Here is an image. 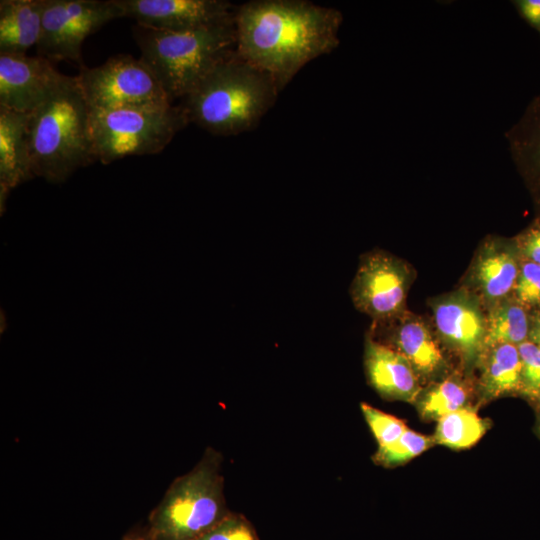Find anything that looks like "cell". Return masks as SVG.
<instances>
[{
	"label": "cell",
	"mask_w": 540,
	"mask_h": 540,
	"mask_svg": "<svg viewBox=\"0 0 540 540\" xmlns=\"http://www.w3.org/2000/svg\"><path fill=\"white\" fill-rule=\"evenodd\" d=\"M537 400H538V403H539V405H538V407H539L538 410H539V426H540V398H538Z\"/></svg>",
	"instance_id": "32"
},
{
	"label": "cell",
	"mask_w": 540,
	"mask_h": 540,
	"mask_svg": "<svg viewBox=\"0 0 540 540\" xmlns=\"http://www.w3.org/2000/svg\"><path fill=\"white\" fill-rule=\"evenodd\" d=\"M433 444V438L407 428L393 444L378 448L373 460L376 464L384 467L398 466L418 456Z\"/></svg>",
	"instance_id": "23"
},
{
	"label": "cell",
	"mask_w": 540,
	"mask_h": 540,
	"mask_svg": "<svg viewBox=\"0 0 540 540\" xmlns=\"http://www.w3.org/2000/svg\"><path fill=\"white\" fill-rule=\"evenodd\" d=\"M529 335L531 336V341L540 345V314L533 321Z\"/></svg>",
	"instance_id": "30"
},
{
	"label": "cell",
	"mask_w": 540,
	"mask_h": 540,
	"mask_svg": "<svg viewBox=\"0 0 540 540\" xmlns=\"http://www.w3.org/2000/svg\"><path fill=\"white\" fill-rule=\"evenodd\" d=\"M487 349L488 356L482 376L485 394L498 397L521 392V360L517 346L498 344Z\"/></svg>",
	"instance_id": "19"
},
{
	"label": "cell",
	"mask_w": 540,
	"mask_h": 540,
	"mask_svg": "<svg viewBox=\"0 0 540 540\" xmlns=\"http://www.w3.org/2000/svg\"><path fill=\"white\" fill-rule=\"evenodd\" d=\"M122 540H149L146 533L130 531L125 534Z\"/></svg>",
	"instance_id": "31"
},
{
	"label": "cell",
	"mask_w": 540,
	"mask_h": 540,
	"mask_svg": "<svg viewBox=\"0 0 540 540\" xmlns=\"http://www.w3.org/2000/svg\"><path fill=\"white\" fill-rule=\"evenodd\" d=\"M411 271L406 262L382 250L361 256L350 287L355 307L373 321L394 318L403 313Z\"/></svg>",
	"instance_id": "9"
},
{
	"label": "cell",
	"mask_w": 540,
	"mask_h": 540,
	"mask_svg": "<svg viewBox=\"0 0 540 540\" xmlns=\"http://www.w3.org/2000/svg\"><path fill=\"white\" fill-rule=\"evenodd\" d=\"M123 17L166 31L196 30L234 22L235 10L223 0H115Z\"/></svg>",
	"instance_id": "10"
},
{
	"label": "cell",
	"mask_w": 540,
	"mask_h": 540,
	"mask_svg": "<svg viewBox=\"0 0 540 540\" xmlns=\"http://www.w3.org/2000/svg\"><path fill=\"white\" fill-rule=\"evenodd\" d=\"M28 113L0 106L1 203L7 191L34 176L27 136Z\"/></svg>",
	"instance_id": "16"
},
{
	"label": "cell",
	"mask_w": 540,
	"mask_h": 540,
	"mask_svg": "<svg viewBox=\"0 0 540 540\" xmlns=\"http://www.w3.org/2000/svg\"><path fill=\"white\" fill-rule=\"evenodd\" d=\"M140 59L169 100L186 97L216 66L235 53L234 22L196 30L166 31L135 24Z\"/></svg>",
	"instance_id": "4"
},
{
	"label": "cell",
	"mask_w": 540,
	"mask_h": 540,
	"mask_svg": "<svg viewBox=\"0 0 540 540\" xmlns=\"http://www.w3.org/2000/svg\"><path fill=\"white\" fill-rule=\"evenodd\" d=\"M506 136L515 163L540 185V95L529 103Z\"/></svg>",
	"instance_id": "18"
},
{
	"label": "cell",
	"mask_w": 540,
	"mask_h": 540,
	"mask_svg": "<svg viewBox=\"0 0 540 540\" xmlns=\"http://www.w3.org/2000/svg\"><path fill=\"white\" fill-rule=\"evenodd\" d=\"M27 136L34 176L62 182L96 161L89 109L76 76L65 75L50 96L29 113Z\"/></svg>",
	"instance_id": "3"
},
{
	"label": "cell",
	"mask_w": 540,
	"mask_h": 540,
	"mask_svg": "<svg viewBox=\"0 0 540 540\" xmlns=\"http://www.w3.org/2000/svg\"><path fill=\"white\" fill-rule=\"evenodd\" d=\"M469 391L466 385L456 378H448L433 386L419 404L423 418L440 417L467 407Z\"/></svg>",
	"instance_id": "22"
},
{
	"label": "cell",
	"mask_w": 540,
	"mask_h": 540,
	"mask_svg": "<svg viewBox=\"0 0 540 540\" xmlns=\"http://www.w3.org/2000/svg\"><path fill=\"white\" fill-rule=\"evenodd\" d=\"M513 4L521 17L540 35V0H517Z\"/></svg>",
	"instance_id": "29"
},
{
	"label": "cell",
	"mask_w": 540,
	"mask_h": 540,
	"mask_svg": "<svg viewBox=\"0 0 540 540\" xmlns=\"http://www.w3.org/2000/svg\"><path fill=\"white\" fill-rule=\"evenodd\" d=\"M519 269L517 250L503 241L490 240L474 260L471 279L481 296L496 304L513 291Z\"/></svg>",
	"instance_id": "15"
},
{
	"label": "cell",
	"mask_w": 540,
	"mask_h": 540,
	"mask_svg": "<svg viewBox=\"0 0 540 540\" xmlns=\"http://www.w3.org/2000/svg\"><path fill=\"white\" fill-rule=\"evenodd\" d=\"M65 75L41 56L0 53V106L31 113L54 91Z\"/></svg>",
	"instance_id": "11"
},
{
	"label": "cell",
	"mask_w": 540,
	"mask_h": 540,
	"mask_svg": "<svg viewBox=\"0 0 540 540\" xmlns=\"http://www.w3.org/2000/svg\"><path fill=\"white\" fill-rule=\"evenodd\" d=\"M368 336L403 355L417 374L430 376L443 366L442 351L419 318L402 313L391 319L373 321Z\"/></svg>",
	"instance_id": "13"
},
{
	"label": "cell",
	"mask_w": 540,
	"mask_h": 540,
	"mask_svg": "<svg viewBox=\"0 0 540 540\" xmlns=\"http://www.w3.org/2000/svg\"><path fill=\"white\" fill-rule=\"evenodd\" d=\"M486 430V422L473 409L465 407L438 419L433 440L453 449H463L476 444Z\"/></svg>",
	"instance_id": "21"
},
{
	"label": "cell",
	"mask_w": 540,
	"mask_h": 540,
	"mask_svg": "<svg viewBox=\"0 0 540 540\" xmlns=\"http://www.w3.org/2000/svg\"><path fill=\"white\" fill-rule=\"evenodd\" d=\"M89 110L161 107L172 104L160 83L139 58L115 55L76 76Z\"/></svg>",
	"instance_id": "7"
},
{
	"label": "cell",
	"mask_w": 540,
	"mask_h": 540,
	"mask_svg": "<svg viewBox=\"0 0 540 540\" xmlns=\"http://www.w3.org/2000/svg\"><path fill=\"white\" fill-rule=\"evenodd\" d=\"M364 366L370 385L385 399L415 401L421 387L418 374L396 350L366 337Z\"/></svg>",
	"instance_id": "14"
},
{
	"label": "cell",
	"mask_w": 540,
	"mask_h": 540,
	"mask_svg": "<svg viewBox=\"0 0 540 540\" xmlns=\"http://www.w3.org/2000/svg\"><path fill=\"white\" fill-rule=\"evenodd\" d=\"M197 540H259L254 526L245 516L230 512Z\"/></svg>",
	"instance_id": "26"
},
{
	"label": "cell",
	"mask_w": 540,
	"mask_h": 540,
	"mask_svg": "<svg viewBox=\"0 0 540 540\" xmlns=\"http://www.w3.org/2000/svg\"><path fill=\"white\" fill-rule=\"evenodd\" d=\"M530 323L525 308L515 301H500L486 318L484 349L498 344L519 345L526 341Z\"/></svg>",
	"instance_id": "20"
},
{
	"label": "cell",
	"mask_w": 540,
	"mask_h": 540,
	"mask_svg": "<svg viewBox=\"0 0 540 540\" xmlns=\"http://www.w3.org/2000/svg\"><path fill=\"white\" fill-rule=\"evenodd\" d=\"M521 360V392L540 398V345L526 340L517 345Z\"/></svg>",
	"instance_id": "25"
},
{
	"label": "cell",
	"mask_w": 540,
	"mask_h": 540,
	"mask_svg": "<svg viewBox=\"0 0 540 540\" xmlns=\"http://www.w3.org/2000/svg\"><path fill=\"white\" fill-rule=\"evenodd\" d=\"M518 248L529 261L540 265V222L520 236Z\"/></svg>",
	"instance_id": "28"
},
{
	"label": "cell",
	"mask_w": 540,
	"mask_h": 540,
	"mask_svg": "<svg viewBox=\"0 0 540 540\" xmlns=\"http://www.w3.org/2000/svg\"><path fill=\"white\" fill-rule=\"evenodd\" d=\"M342 13L303 0H254L235 9L236 54L280 90L309 62L339 45Z\"/></svg>",
	"instance_id": "1"
},
{
	"label": "cell",
	"mask_w": 540,
	"mask_h": 540,
	"mask_svg": "<svg viewBox=\"0 0 540 540\" xmlns=\"http://www.w3.org/2000/svg\"><path fill=\"white\" fill-rule=\"evenodd\" d=\"M123 14L115 0H45L38 55L83 66L82 43L87 36Z\"/></svg>",
	"instance_id": "8"
},
{
	"label": "cell",
	"mask_w": 540,
	"mask_h": 540,
	"mask_svg": "<svg viewBox=\"0 0 540 540\" xmlns=\"http://www.w3.org/2000/svg\"><path fill=\"white\" fill-rule=\"evenodd\" d=\"M360 407L378 443V448H384L393 444L407 430L405 423L391 414L385 413L368 403H361Z\"/></svg>",
	"instance_id": "24"
},
{
	"label": "cell",
	"mask_w": 540,
	"mask_h": 540,
	"mask_svg": "<svg viewBox=\"0 0 540 540\" xmlns=\"http://www.w3.org/2000/svg\"><path fill=\"white\" fill-rule=\"evenodd\" d=\"M280 91L272 76L235 52L183 98L182 108L189 123L211 134L237 135L260 122Z\"/></svg>",
	"instance_id": "2"
},
{
	"label": "cell",
	"mask_w": 540,
	"mask_h": 540,
	"mask_svg": "<svg viewBox=\"0 0 540 540\" xmlns=\"http://www.w3.org/2000/svg\"><path fill=\"white\" fill-rule=\"evenodd\" d=\"M435 326L442 339L465 359H474L484 350L486 318L478 301L458 290L433 304Z\"/></svg>",
	"instance_id": "12"
},
{
	"label": "cell",
	"mask_w": 540,
	"mask_h": 540,
	"mask_svg": "<svg viewBox=\"0 0 540 540\" xmlns=\"http://www.w3.org/2000/svg\"><path fill=\"white\" fill-rule=\"evenodd\" d=\"M515 300L526 307L540 306V265L527 260L519 269L513 288Z\"/></svg>",
	"instance_id": "27"
},
{
	"label": "cell",
	"mask_w": 540,
	"mask_h": 540,
	"mask_svg": "<svg viewBox=\"0 0 540 540\" xmlns=\"http://www.w3.org/2000/svg\"><path fill=\"white\" fill-rule=\"evenodd\" d=\"M189 123L182 106L89 110L96 160L109 164L127 156L161 152Z\"/></svg>",
	"instance_id": "6"
},
{
	"label": "cell",
	"mask_w": 540,
	"mask_h": 540,
	"mask_svg": "<svg viewBox=\"0 0 540 540\" xmlns=\"http://www.w3.org/2000/svg\"><path fill=\"white\" fill-rule=\"evenodd\" d=\"M45 0L0 1V53L26 54L41 36Z\"/></svg>",
	"instance_id": "17"
},
{
	"label": "cell",
	"mask_w": 540,
	"mask_h": 540,
	"mask_svg": "<svg viewBox=\"0 0 540 540\" xmlns=\"http://www.w3.org/2000/svg\"><path fill=\"white\" fill-rule=\"evenodd\" d=\"M221 465V453L208 447L193 469L171 483L149 515V540H197L230 513Z\"/></svg>",
	"instance_id": "5"
}]
</instances>
